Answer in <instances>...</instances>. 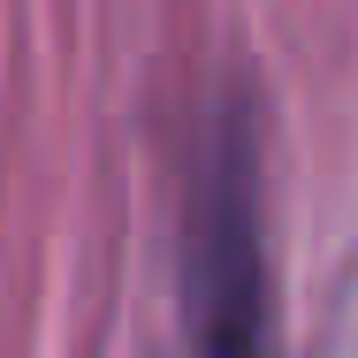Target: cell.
I'll use <instances>...</instances> for the list:
<instances>
[{
  "label": "cell",
  "mask_w": 358,
  "mask_h": 358,
  "mask_svg": "<svg viewBox=\"0 0 358 358\" xmlns=\"http://www.w3.org/2000/svg\"><path fill=\"white\" fill-rule=\"evenodd\" d=\"M183 358H275V267L259 160L236 115L206 130L183 206Z\"/></svg>",
  "instance_id": "1"
}]
</instances>
